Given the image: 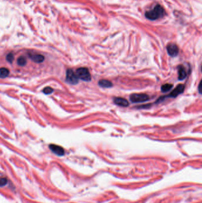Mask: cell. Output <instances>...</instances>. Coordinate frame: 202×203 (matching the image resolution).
Segmentation results:
<instances>
[{
  "label": "cell",
  "mask_w": 202,
  "mask_h": 203,
  "mask_svg": "<svg viewBox=\"0 0 202 203\" xmlns=\"http://www.w3.org/2000/svg\"><path fill=\"white\" fill-rule=\"evenodd\" d=\"M165 15V10L160 4H157L152 10L147 11L145 13V17L151 21H154L162 19Z\"/></svg>",
  "instance_id": "obj_1"
},
{
  "label": "cell",
  "mask_w": 202,
  "mask_h": 203,
  "mask_svg": "<svg viewBox=\"0 0 202 203\" xmlns=\"http://www.w3.org/2000/svg\"><path fill=\"white\" fill-rule=\"evenodd\" d=\"M75 74L78 78L83 81H90L91 80V74L88 68L84 67L79 68L77 70Z\"/></svg>",
  "instance_id": "obj_2"
},
{
  "label": "cell",
  "mask_w": 202,
  "mask_h": 203,
  "mask_svg": "<svg viewBox=\"0 0 202 203\" xmlns=\"http://www.w3.org/2000/svg\"><path fill=\"white\" fill-rule=\"evenodd\" d=\"M149 99V96L144 93H134L130 96V100L132 103H142L148 101Z\"/></svg>",
  "instance_id": "obj_3"
},
{
  "label": "cell",
  "mask_w": 202,
  "mask_h": 203,
  "mask_svg": "<svg viewBox=\"0 0 202 203\" xmlns=\"http://www.w3.org/2000/svg\"><path fill=\"white\" fill-rule=\"evenodd\" d=\"M66 81L72 84H76L78 82V78L73 70L69 69L67 71Z\"/></svg>",
  "instance_id": "obj_4"
},
{
  "label": "cell",
  "mask_w": 202,
  "mask_h": 203,
  "mask_svg": "<svg viewBox=\"0 0 202 203\" xmlns=\"http://www.w3.org/2000/svg\"><path fill=\"white\" fill-rule=\"evenodd\" d=\"M167 51L168 55L172 57L177 56L179 52V47L174 43H169L167 46Z\"/></svg>",
  "instance_id": "obj_5"
},
{
  "label": "cell",
  "mask_w": 202,
  "mask_h": 203,
  "mask_svg": "<svg viewBox=\"0 0 202 203\" xmlns=\"http://www.w3.org/2000/svg\"><path fill=\"white\" fill-rule=\"evenodd\" d=\"M184 85L183 84H179L176 88L174 89V90H172V92L168 95V96L171 97V98H176L180 94L183 93L184 91Z\"/></svg>",
  "instance_id": "obj_6"
},
{
  "label": "cell",
  "mask_w": 202,
  "mask_h": 203,
  "mask_svg": "<svg viewBox=\"0 0 202 203\" xmlns=\"http://www.w3.org/2000/svg\"><path fill=\"white\" fill-rule=\"evenodd\" d=\"M49 148L52 152H53L55 154H56L57 156H64L65 154L64 149L62 147L57 146V145L51 144L49 146Z\"/></svg>",
  "instance_id": "obj_7"
},
{
  "label": "cell",
  "mask_w": 202,
  "mask_h": 203,
  "mask_svg": "<svg viewBox=\"0 0 202 203\" xmlns=\"http://www.w3.org/2000/svg\"><path fill=\"white\" fill-rule=\"evenodd\" d=\"M113 101L115 104L122 107H128L129 105L128 101L122 98H115Z\"/></svg>",
  "instance_id": "obj_8"
},
{
  "label": "cell",
  "mask_w": 202,
  "mask_h": 203,
  "mask_svg": "<svg viewBox=\"0 0 202 203\" xmlns=\"http://www.w3.org/2000/svg\"><path fill=\"white\" fill-rule=\"evenodd\" d=\"M178 73H179V79L180 80H184L187 76V73L183 66H179L178 67Z\"/></svg>",
  "instance_id": "obj_9"
},
{
  "label": "cell",
  "mask_w": 202,
  "mask_h": 203,
  "mask_svg": "<svg viewBox=\"0 0 202 203\" xmlns=\"http://www.w3.org/2000/svg\"><path fill=\"white\" fill-rule=\"evenodd\" d=\"M30 58L35 63H40L44 61V56L40 54H30Z\"/></svg>",
  "instance_id": "obj_10"
},
{
  "label": "cell",
  "mask_w": 202,
  "mask_h": 203,
  "mask_svg": "<svg viewBox=\"0 0 202 203\" xmlns=\"http://www.w3.org/2000/svg\"><path fill=\"white\" fill-rule=\"evenodd\" d=\"M99 85L103 88H110L113 86V84L111 81L107 80H100L99 81Z\"/></svg>",
  "instance_id": "obj_11"
},
{
  "label": "cell",
  "mask_w": 202,
  "mask_h": 203,
  "mask_svg": "<svg viewBox=\"0 0 202 203\" xmlns=\"http://www.w3.org/2000/svg\"><path fill=\"white\" fill-rule=\"evenodd\" d=\"M9 74L10 71L7 68H0V78H6L9 75Z\"/></svg>",
  "instance_id": "obj_12"
},
{
  "label": "cell",
  "mask_w": 202,
  "mask_h": 203,
  "mask_svg": "<svg viewBox=\"0 0 202 203\" xmlns=\"http://www.w3.org/2000/svg\"><path fill=\"white\" fill-rule=\"evenodd\" d=\"M173 87V85L171 84H165L161 86V91L164 93L169 91Z\"/></svg>",
  "instance_id": "obj_13"
},
{
  "label": "cell",
  "mask_w": 202,
  "mask_h": 203,
  "mask_svg": "<svg viewBox=\"0 0 202 203\" xmlns=\"http://www.w3.org/2000/svg\"><path fill=\"white\" fill-rule=\"evenodd\" d=\"M26 63H27L26 59L23 56L19 57L17 60V64L20 66H24V65H26Z\"/></svg>",
  "instance_id": "obj_14"
},
{
  "label": "cell",
  "mask_w": 202,
  "mask_h": 203,
  "mask_svg": "<svg viewBox=\"0 0 202 203\" xmlns=\"http://www.w3.org/2000/svg\"><path fill=\"white\" fill-rule=\"evenodd\" d=\"M7 183H8V179L6 178H4V177L0 178V187H4L7 185Z\"/></svg>",
  "instance_id": "obj_15"
},
{
  "label": "cell",
  "mask_w": 202,
  "mask_h": 203,
  "mask_svg": "<svg viewBox=\"0 0 202 203\" xmlns=\"http://www.w3.org/2000/svg\"><path fill=\"white\" fill-rule=\"evenodd\" d=\"M53 90L51 88H50V87H47V88H46L43 89V93L46 94V95L51 94L53 92Z\"/></svg>",
  "instance_id": "obj_16"
},
{
  "label": "cell",
  "mask_w": 202,
  "mask_h": 203,
  "mask_svg": "<svg viewBox=\"0 0 202 203\" xmlns=\"http://www.w3.org/2000/svg\"><path fill=\"white\" fill-rule=\"evenodd\" d=\"M14 58V55H13V54L11 53H9V54L7 55V60L9 63H11L13 61Z\"/></svg>",
  "instance_id": "obj_17"
}]
</instances>
